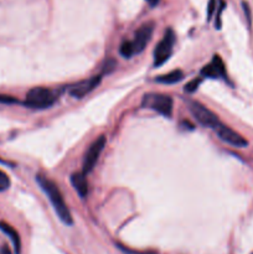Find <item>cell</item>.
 Here are the masks:
<instances>
[{
  "instance_id": "cell-1",
  "label": "cell",
  "mask_w": 253,
  "mask_h": 254,
  "mask_svg": "<svg viewBox=\"0 0 253 254\" xmlns=\"http://www.w3.org/2000/svg\"><path fill=\"white\" fill-rule=\"evenodd\" d=\"M36 183L39 184L40 188L42 189L46 196L49 197L50 202H51L52 207H54L55 212L59 216L60 220L64 223V225L69 226L73 223V218H72L71 212L68 210V206L66 205L63 200V196H62L61 191H60L59 186L54 183L52 180H50L49 178L44 175H36Z\"/></svg>"
},
{
  "instance_id": "cell-2",
  "label": "cell",
  "mask_w": 253,
  "mask_h": 254,
  "mask_svg": "<svg viewBox=\"0 0 253 254\" xmlns=\"http://www.w3.org/2000/svg\"><path fill=\"white\" fill-rule=\"evenodd\" d=\"M57 101V94L52 89L45 87H34L26 93L24 104L32 109H46L54 106Z\"/></svg>"
},
{
  "instance_id": "cell-3",
  "label": "cell",
  "mask_w": 253,
  "mask_h": 254,
  "mask_svg": "<svg viewBox=\"0 0 253 254\" xmlns=\"http://www.w3.org/2000/svg\"><path fill=\"white\" fill-rule=\"evenodd\" d=\"M141 107L156 112L161 116L170 118L173 114L174 102L169 94L164 93H146L141 99Z\"/></svg>"
},
{
  "instance_id": "cell-4",
  "label": "cell",
  "mask_w": 253,
  "mask_h": 254,
  "mask_svg": "<svg viewBox=\"0 0 253 254\" xmlns=\"http://www.w3.org/2000/svg\"><path fill=\"white\" fill-rule=\"evenodd\" d=\"M186 104H188L189 111L192 114L193 118H195L198 123L202 124L203 127H207V128L212 129L213 130V129L221 123L220 118H218L212 111H210L207 107L201 104L200 102L192 101V99H186Z\"/></svg>"
},
{
  "instance_id": "cell-5",
  "label": "cell",
  "mask_w": 253,
  "mask_h": 254,
  "mask_svg": "<svg viewBox=\"0 0 253 254\" xmlns=\"http://www.w3.org/2000/svg\"><path fill=\"white\" fill-rule=\"evenodd\" d=\"M176 36L173 29H166L163 39L158 42L154 50V67H160L170 59L173 54L174 45H175Z\"/></svg>"
},
{
  "instance_id": "cell-6",
  "label": "cell",
  "mask_w": 253,
  "mask_h": 254,
  "mask_svg": "<svg viewBox=\"0 0 253 254\" xmlns=\"http://www.w3.org/2000/svg\"><path fill=\"white\" fill-rule=\"evenodd\" d=\"M106 136L101 135L93 141V143L89 145V148L87 149L86 154H84L83 158V164H82V173L88 174L93 170V168L96 166L97 161H98L99 156H101L102 151H103L104 146H106Z\"/></svg>"
},
{
  "instance_id": "cell-7",
  "label": "cell",
  "mask_w": 253,
  "mask_h": 254,
  "mask_svg": "<svg viewBox=\"0 0 253 254\" xmlns=\"http://www.w3.org/2000/svg\"><path fill=\"white\" fill-rule=\"evenodd\" d=\"M213 131L217 134L221 140L235 146V148H246L248 145V141L246 140V138H243L241 134H238L237 131H235L228 126L223 124L222 122L213 129Z\"/></svg>"
},
{
  "instance_id": "cell-8",
  "label": "cell",
  "mask_w": 253,
  "mask_h": 254,
  "mask_svg": "<svg viewBox=\"0 0 253 254\" xmlns=\"http://www.w3.org/2000/svg\"><path fill=\"white\" fill-rule=\"evenodd\" d=\"M154 31V22H145L141 25L134 34V39L131 40V46H133L134 55H138L144 51L148 46L149 41L151 39V35Z\"/></svg>"
},
{
  "instance_id": "cell-9",
  "label": "cell",
  "mask_w": 253,
  "mask_h": 254,
  "mask_svg": "<svg viewBox=\"0 0 253 254\" xmlns=\"http://www.w3.org/2000/svg\"><path fill=\"white\" fill-rule=\"evenodd\" d=\"M101 81L102 76L98 74V76H93L91 78H87L84 81L78 82V83H74L73 86L69 87V94L77 99L83 98L87 94L91 93L92 91H94L99 86Z\"/></svg>"
},
{
  "instance_id": "cell-10",
  "label": "cell",
  "mask_w": 253,
  "mask_h": 254,
  "mask_svg": "<svg viewBox=\"0 0 253 254\" xmlns=\"http://www.w3.org/2000/svg\"><path fill=\"white\" fill-rule=\"evenodd\" d=\"M201 74L203 77H207V78H227V74H226V66L223 64L222 59H221L218 55H213L212 60H211L210 64H207L206 66L202 67L201 69Z\"/></svg>"
},
{
  "instance_id": "cell-11",
  "label": "cell",
  "mask_w": 253,
  "mask_h": 254,
  "mask_svg": "<svg viewBox=\"0 0 253 254\" xmlns=\"http://www.w3.org/2000/svg\"><path fill=\"white\" fill-rule=\"evenodd\" d=\"M71 184L79 197L84 198L88 195V181L84 173H73L71 175Z\"/></svg>"
},
{
  "instance_id": "cell-12",
  "label": "cell",
  "mask_w": 253,
  "mask_h": 254,
  "mask_svg": "<svg viewBox=\"0 0 253 254\" xmlns=\"http://www.w3.org/2000/svg\"><path fill=\"white\" fill-rule=\"evenodd\" d=\"M0 230L10 238V241L12 243V247H14L15 254L21 253V240H20V236L17 233V231L6 222H0Z\"/></svg>"
},
{
  "instance_id": "cell-13",
  "label": "cell",
  "mask_w": 253,
  "mask_h": 254,
  "mask_svg": "<svg viewBox=\"0 0 253 254\" xmlns=\"http://www.w3.org/2000/svg\"><path fill=\"white\" fill-rule=\"evenodd\" d=\"M184 78V73L180 69H175V71H171L169 73L163 74V76H158L155 78V82H159V83L163 84H174L180 82L181 79Z\"/></svg>"
},
{
  "instance_id": "cell-14",
  "label": "cell",
  "mask_w": 253,
  "mask_h": 254,
  "mask_svg": "<svg viewBox=\"0 0 253 254\" xmlns=\"http://www.w3.org/2000/svg\"><path fill=\"white\" fill-rule=\"evenodd\" d=\"M119 52L123 57L126 59H130V57L134 56V50L133 46H131V41L129 40H124L121 44V47H119Z\"/></svg>"
},
{
  "instance_id": "cell-15",
  "label": "cell",
  "mask_w": 253,
  "mask_h": 254,
  "mask_svg": "<svg viewBox=\"0 0 253 254\" xmlns=\"http://www.w3.org/2000/svg\"><path fill=\"white\" fill-rule=\"evenodd\" d=\"M201 82H202V78H193L191 79L190 82H188L185 86V92L186 93H193L195 91H197L198 86L201 84Z\"/></svg>"
},
{
  "instance_id": "cell-16",
  "label": "cell",
  "mask_w": 253,
  "mask_h": 254,
  "mask_svg": "<svg viewBox=\"0 0 253 254\" xmlns=\"http://www.w3.org/2000/svg\"><path fill=\"white\" fill-rule=\"evenodd\" d=\"M225 6H226V2L223 1V0H220V1H218V6L216 7V11H217V14H216L215 26H216V29H217V30L221 29V14H222Z\"/></svg>"
},
{
  "instance_id": "cell-17",
  "label": "cell",
  "mask_w": 253,
  "mask_h": 254,
  "mask_svg": "<svg viewBox=\"0 0 253 254\" xmlns=\"http://www.w3.org/2000/svg\"><path fill=\"white\" fill-rule=\"evenodd\" d=\"M118 248L122 251L124 254H158L154 251H135V250H130V248L126 247L123 245H118Z\"/></svg>"
},
{
  "instance_id": "cell-18",
  "label": "cell",
  "mask_w": 253,
  "mask_h": 254,
  "mask_svg": "<svg viewBox=\"0 0 253 254\" xmlns=\"http://www.w3.org/2000/svg\"><path fill=\"white\" fill-rule=\"evenodd\" d=\"M10 178L4 173V171L0 170V192L1 191H6L10 188Z\"/></svg>"
},
{
  "instance_id": "cell-19",
  "label": "cell",
  "mask_w": 253,
  "mask_h": 254,
  "mask_svg": "<svg viewBox=\"0 0 253 254\" xmlns=\"http://www.w3.org/2000/svg\"><path fill=\"white\" fill-rule=\"evenodd\" d=\"M0 103L2 104H14L17 103V99L11 96H6V94H0Z\"/></svg>"
},
{
  "instance_id": "cell-20",
  "label": "cell",
  "mask_w": 253,
  "mask_h": 254,
  "mask_svg": "<svg viewBox=\"0 0 253 254\" xmlns=\"http://www.w3.org/2000/svg\"><path fill=\"white\" fill-rule=\"evenodd\" d=\"M216 7H217V4H216L215 0H210V2H208V7H207V20H211L213 12L216 11Z\"/></svg>"
},
{
  "instance_id": "cell-21",
  "label": "cell",
  "mask_w": 253,
  "mask_h": 254,
  "mask_svg": "<svg viewBox=\"0 0 253 254\" xmlns=\"http://www.w3.org/2000/svg\"><path fill=\"white\" fill-rule=\"evenodd\" d=\"M242 5H243V9H245L246 16H247L248 24H251V14H250V7H248V4H247V2H246V1H243Z\"/></svg>"
},
{
  "instance_id": "cell-22",
  "label": "cell",
  "mask_w": 253,
  "mask_h": 254,
  "mask_svg": "<svg viewBox=\"0 0 253 254\" xmlns=\"http://www.w3.org/2000/svg\"><path fill=\"white\" fill-rule=\"evenodd\" d=\"M0 254H11V252H10V250L6 246H2V247L0 248Z\"/></svg>"
},
{
  "instance_id": "cell-23",
  "label": "cell",
  "mask_w": 253,
  "mask_h": 254,
  "mask_svg": "<svg viewBox=\"0 0 253 254\" xmlns=\"http://www.w3.org/2000/svg\"><path fill=\"white\" fill-rule=\"evenodd\" d=\"M146 1L149 2V4L151 5V6H154V5H156L159 2V0H146Z\"/></svg>"
}]
</instances>
